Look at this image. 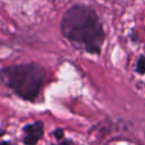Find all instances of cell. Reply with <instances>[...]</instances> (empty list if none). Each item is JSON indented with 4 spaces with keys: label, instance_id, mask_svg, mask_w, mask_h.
<instances>
[{
    "label": "cell",
    "instance_id": "cell-3",
    "mask_svg": "<svg viewBox=\"0 0 145 145\" xmlns=\"http://www.w3.org/2000/svg\"><path fill=\"white\" fill-rule=\"evenodd\" d=\"M43 122L35 121L33 123H28L23 128L24 138L23 143L25 145H35L43 137Z\"/></svg>",
    "mask_w": 145,
    "mask_h": 145
},
{
    "label": "cell",
    "instance_id": "cell-4",
    "mask_svg": "<svg viewBox=\"0 0 145 145\" xmlns=\"http://www.w3.org/2000/svg\"><path fill=\"white\" fill-rule=\"evenodd\" d=\"M136 71L138 74H145V57L140 56L136 63Z\"/></svg>",
    "mask_w": 145,
    "mask_h": 145
},
{
    "label": "cell",
    "instance_id": "cell-2",
    "mask_svg": "<svg viewBox=\"0 0 145 145\" xmlns=\"http://www.w3.org/2000/svg\"><path fill=\"white\" fill-rule=\"evenodd\" d=\"M45 78V69L36 63L8 66L1 71L2 82L16 95L27 101L36 100Z\"/></svg>",
    "mask_w": 145,
    "mask_h": 145
},
{
    "label": "cell",
    "instance_id": "cell-7",
    "mask_svg": "<svg viewBox=\"0 0 145 145\" xmlns=\"http://www.w3.org/2000/svg\"><path fill=\"white\" fill-rule=\"evenodd\" d=\"M0 145H11V144H10V143H9V142H6V140H2V142H1V144H0Z\"/></svg>",
    "mask_w": 145,
    "mask_h": 145
},
{
    "label": "cell",
    "instance_id": "cell-5",
    "mask_svg": "<svg viewBox=\"0 0 145 145\" xmlns=\"http://www.w3.org/2000/svg\"><path fill=\"white\" fill-rule=\"evenodd\" d=\"M53 135L56 136V138H57L58 140L65 137V134H63V130H62V129H56L54 133H53Z\"/></svg>",
    "mask_w": 145,
    "mask_h": 145
},
{
    "label": "cell",
    "instance_id": "cell-1",
    "mask_svg": "<svg viewBox=\"0 0 145 145\" xmlns=\"http://www.w3.org/2000/svg\"><path fill=\"white\" fill-rule=\"evenodd\" d=\"M61 33L76 49L99 54L105 34L95 10L88 6L75 5L62 16Z\"/></svg>",
    "mask_w": 145,
    "mask_h": 145
},
{
    "label": "cell",
    "instance_id": "cell-6",
    "mask_svg": "<svg viewBox=\"0 0 145 145\" xmlns=\"http://www.w3.org/2000/svg\"><path fill=\"white\" fill-rule=\"evenodd\" d=\"M59 145H71V143H70V140L65 139V137H63V138L59 139Z\"/></svg>",
    "mask_w": 145,
    "mask_h": 145
}]
</instances>
